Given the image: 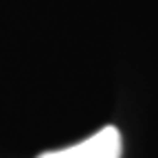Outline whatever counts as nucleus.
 Here are the masks:
<instances>
[{
    "mask_svg": "<svg viewBox=\"0 0 158 158\" xmlns=\"http://www.w3.org/2000/svg\"><path fill=\"white\" fill-rule=\"evenodd\" d=\"M123 154V138L114 125H106L97 134L84 138L81 143L44 152L37 158H121Z\"/></svg>",
    "mask_w": 158,
    "mask_h": 158,
    "instance_id": "nucleus-1",
    "label": "nucleus"
}]
</instances>
